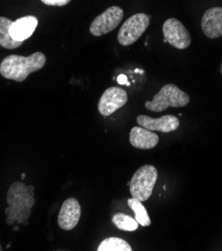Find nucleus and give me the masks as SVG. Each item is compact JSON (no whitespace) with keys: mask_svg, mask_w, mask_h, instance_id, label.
I'll list each match as a JSON object with an SVG mask.
<instances>
[{"mask_svg":"<svg viewBox=\"0 0 222 251\" xmlns=\"http://www.w3.org/2000/svg\"><path fill=\"white\" fill-rule=\"evenodd\" d=\"M6 201V223L26 225L35 204L34 186H26L22 181L13 182L7 190Z\"/></svg>","mask_w":222,"mask_h":251,"instance_id":"1","label":"nucleus"},{"mask_svg":"<svg viewBox=\"0 0 222 251\" xmlns=\"http://www.w3.org/2000/svg\"><path fill=\"white\" fill-rule=\"evenodd\" d=\"M45 64L46 56L39 51L29 56L11 54L0 63V74L6 79L23 82L29 74L42 69Z\"/></svg>","mask_w":222,"mask_h":251,"instance_id":"2","label":"nucleus"},{"mask_svg":"<svg viewBox=\"0 0 222 251\" xmlns=\"http://www.w3.org/2000/svg\"><path fill=\"white\" fill-rule=\"evenodd\" d=\"M190 101L189 95L175 84L164 85L154 96L151 101L145 102V108L152 112H162L168 107H184Z\"/></svg>","mask_w":222,"mask_h":251,"instance_id":"3","label":"nucleus"},{"mask_svg":"<svg viewBox=\"0 0 222 251\" xmlns=\"http://www.w3.org/2000/svg\"><path fill=\"white\" fill-rule=\"evenodd\" d=\"M158 179V171L153 165L146 164L135 171L129 182L130 194L141 202L147 201Z\"/></svg>","mask_w":222,"mask_h":251,"instance_id":"4","label":"nucleus"},{"mask_svg":"<svg viewBox=\"0 0 222 251\" xmlns=\"http://www.w3.org/2000/svg\"><path fill=\"white\" fill-rule=\"evenodd\" d=\"M150 15L136 13L130 16L121 27L117 34V40L122 46H129L135 43L146 31L150 24Z\"/></svg>","mask_w":222,"mask_h":251,"instance_id":"5","label":"nucleus"},{"mask_svg":"<svg viewBox=\"0 0 222 251\" xmlns=\"http://www.w3.org/2000/svg\"><path fill=\"white\" fill-rule=\"evenodd\" d=\"M124 17V11L119 6H110L96 16L90 24L89 31L93 36H102L113 31Z\"/></svg>","mask_w":222,"mask_h":251,"instance_id":"6","label":"nucleus"},{"mask_svg":"<svg viewBox=\"0 0 222 251\" xmlns=\"http://www.w3.org/2000/svg\"><path fill=\"white\" fill-rule=\"evenodd\" d=\"M164 42H168L176 49H186L191 44V36L183 23L178 19L171 17L165 20L162 26Z\"/></svg>","mask_w":222,"mask_h":251,"instance_id":"7","label":"nucleus"},{"mask_svg":"<svg viewBox=\"0 0 222 251\" xmlns=\"http://www.w3.org/2000/svg\"><path fill=\"white\" fill-rule=\"evenodd\" d=\"M128 101L127 92L120 87L107 88L98 102V111L103 116H109L124 106Z\"/></svg>","mask_w":222,"mask_h":251,"instance_id":"8","label":"nucleus"},{"mask_svg":"<svg viewBox=\"0 0 222 251\" xmlns=\"http://www.w3.org/2000/svg\"><path fill=\"white\" fill-rule=\"evenodd\" d=\"M81 216V207L78 200L75 198H68L61 205L57 223L58 226L66 231H70L76 227Z\"/></svg>","mask_w":222,"mask_h":251,"instance_id":"9","label":"nucleus"},{"mask_svg":"<svg viewBox=\"0 0 222 251\" xmlns=\"http://www.w3.org/2000/svg\"><path fill=\"white\" fill-rule=\"evenodd\" d=\"M136 121L139 126L151 131L169 133L179 127V119L174 115H163L159 118H152L147 115H138Z\"/></svg>","mask_w":222,"mask_h":251,"instance_id":"10","label":"nucleus"},{"mask_svg":"<svg viewBox=\"0 0 222 251\" xmlns=\"http://www.w3.org/2000/svg\"><path fill=\"white\" fill-rule=\"evenodd\" d=\"M201 29L208 38L222 36V7H212L205 11L201 19Z\"/></svg>","mask_w":222,"mask_h":251,"instance_id":"11","label":"nucleus"},{"mask_svg":"<svg viewBox=\"0 0 222 251\" xmlns=\"http://www.w3.org/2000/svg\"><path fill=\"white\" fill-rule=\"evenodd\" d=\"M38 25L37 17L33 15H27L13 21L10 26V35L17 41L24 42L28 39L35 31Z\"/></svg>","mask_w":222,"mask_h":251,"instance_id":"12","label":"nucleus"},{"mask_svg":"<svg viewBox=\"0 0 222 251\" xmlns=\"http://www.w3.org/2000/svg\"><path fill=\"white\" fill-rule=\"evenodd\" d=\"M130 144L142 150L154 148L159 142V136L154 131L148 130L141 126H134L129 133Z\"/></svg>","mask_w":222,"mask_h":251,"instance_id":"13","label":"nucleus"},{"mask_svg":"<svg viewBox=\"0 0 222 251\" xmlns=\"http://www.w3.org/2000/svg\"><path fill=\"white\" fill-rule=\"evenodd\" d=\"M13 21L7 17L0 16V45L6 49H15L23 42L17 41L10 35V26Z\"/></svg>","mask_w":222,"mask_h":251,"instance_id":"14","label":"nucleus"},{"mask_svg":"<svg viewBox=\"0 0 222 251\" xmlns=\"http://www.w3.org/2000/svg\"><path fill=\"white\" fill-rule=\"evenodd\" d=\"M127 204L134 212L135 220L138 222V224L142 225V226H149L151 224L150 217L148 215L146 208L144 207L143 203L140 201V200L131 197L127 199Z\"/></svg>","mask_w":222,"mask_h":251,"instance_id":"15","label":"nucleus"},{"mask_svg":"<svg viewBox=\"0 0 222 251\" xmlns=\"http://www.w3.org/2000/svg\"><path fill=\"white\" fill-rule=\"evenodd\" d=\"M130 244L118 237H108L104 239L97 248V251H131Z\"/></svg>","mask_w":222,"mask_h":251,"instance_id":"16","label":"nucleus"},{"mask_svg":"<svg viewBox=\"0 0 222 251\" xmlns=\"http://www.w3.org/2000/svg\"><path fill=\"white\" fill-rule=\"evenodd\" d=\"M112 223L115 225V226L123 231H135L139 224L135 220V218L124 214V213H116L112 217Z\"/></svg>","mask_w":222,"mask_h":251,"instance_id":"17","label":"nucleus"},{"mask_svg":"<svg viewBox=\"0 0 222 251\" xmlns=\"http://www.w3.org/2000/svg\"><path fill=\"white\" fill-rule=\"evenodd\" d=\"M42 3L48 6H65L67 5L71 0H40Z\"/></svg>","mask_w":222,"mask_h":251,"instance_id":"18","label":"nucleus"},{"mask_svg":"<svg viewBox=\"0 0 222 251\" xmlns=\"http://www.w3.org/2000/svg\"><path fill=\"white\" fill-rule=\"evenodd\" d=\"M125 81H127V78L124 76V75H121V76L118 77V82H120L121 84H125L126 83Z\"/></svg>","mask_w":222,"mask_h":251,"instance_id":"19","label":"nucleus"},{"mask_svg":"<svg viewBox=\"0 0 222 251\" xmlns=\"http://www.w3.org/2000/svg\"><path fill=\"white\" fill-rule=\"evenodd\" d=\"M220 73L222 74V62H221V65H220Z\"/></svg>","mask_w":222,"mask_h":251,"instance_id":"20","label":"nucleus"},{"mask_svg":"<svg viewBox=\"0 0 222 251\" xmlns=\"http://www.w3.org/2000/svg\"><path fill=\"white\" fill-rule=\"evenodd\" d=\"M1 250H3V249H2V246H1V245H0V251H1Z\"/></svg>","mask_w":222,"mask_h":251,"instance_id":"21","label":"nucleus"}]
</instances>
